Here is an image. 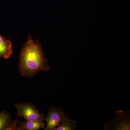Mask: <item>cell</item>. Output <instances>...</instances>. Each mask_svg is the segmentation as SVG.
I'll list each match as a JSON object with an SVG mask.
<instances>
[{"instance_id":"cell-3","label":"cell","mask_w":130,"mask_h":130,"mask_svg":"<svg viewBox=\"0 0 130 130\" xmlns=\"http://www.w3.org/2000/svg\"><path fill=\"white\" fill-rule=\"evenodd\" d=\"M69 115L65 113L62 108H54L50 107L48 114L44 117V120L46 121L47 126L44 130H53L60 124L63 120L68 118Z\"/></svg>"},{"instance_id":"cell-1","label":"cell","mask_w":130,"mask_h":130,"mask_svg":"<svg viewBox=\"0 0 130 130\" xmlns=\"http://www.w3.org/2000/svg\"><path fill=\"white\" fill-rule=\"evenodd\" d=\"M31 35L22 48L19 56V71L23 76L32 77L38 72L50 70L42 44L34 41Z\"/></svg>"},{"instance_id":"cell-6","label":"cell","mask_w":130,"mask_h":130,"mask_svg":"<svg viewBox=\"0 0 130 130\" xmlns=\"http://www.w3.org/2000/svg\"><path fill=\"white\" fill-rule=\"evenodd\" d=\"M76 121L68 118L63 120L60 124L55 129V130H74L76 128Z\"/></svg>"},{"instance_id":"cell-8","label":"cell","mask_w":130,"mask_h":130,"mask_svg":"<svg viewBox=\"0 0 130 130\" xmlns=\"http://www.w3.org/2000/svg\"><path fill=\"white\" fill-rule=\"evenodd\" d=\"M19 120H18L11 121L9 123L5 130H16L18 125Z\"/></svg>"},{"instance_id":"cell-5","label":"cell","mask_w":130,"mask_h":130,"mask_svg":"<svg viewBox=\"0 0 130 130\" xmlns=\"http://www.w3.org/2000/svg\"><path fill=\"white\" fill-rule=\"evenodd\" d=\"M43 121H19L17 130H38L43 129Z\"/></svg>"},{"instance_id":"cell-7","label":"cell","mask_w":130,"mask_h":130,"mask_svg":"<svg viewBox=\"0 0 130 130\" xmlns=\"http://www.w3.org/2000/svg\"><path fill=\"white\" fill-rule=\"evenodd\" d=\"M11 121V116L9 113L4 111L0 112V130H5Z\"/></svg>"},{"instance_id":"cell-2","label":"cell","mask_w":130,"mask_h":130,"mask_svg":"<svg viewBox=\"0 0 130 130\" xmlns=\"http://www.w3.org/2000/svg\"><path fill=\"white\" fill-rule=\"evenodd\" d=\"M18 116L22 117L27 121H44L43 113L39 112L35 105L30 103L15 104Z\"/></svg>"},{"instance_id":"cell-4","label":"cell","mask_w":130,"mask_h":130,"mask_svg":"<svg viewBox=\"0 0 130 130\" xmlns=\"http://www.w3.org/2000/svg\"><path fill=\"white\" fill-rule=\"evenodd\" d=\"M13 52L11 41L0 35V58L8 59Z\"/></svg>"}]
</instances>
